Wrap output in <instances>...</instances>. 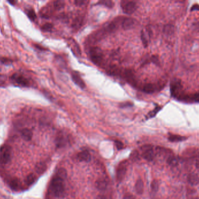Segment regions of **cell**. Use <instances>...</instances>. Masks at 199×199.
Masks as SVG:
<instances>
[{"label": "cell", "instance_id": "obj_23", "mask_svg": "<svg viewBox=\"0 0 199 199\" xmlns=\"http://www.w3.org/2000/svg\"><path fill=\"white\" fill-rule=\"evenodd\" d=\"M141 40L143 43V45L145 48H147L149 45V38L147 36L146 32L142 31L141 32Z\"/></svg>", "mask_w": 199, "mask_h": 199}, {"label": "cell", "instance_id": "obj_13", "mask_svg": "<svg viewBox=\"0 0 199 199\" xmlns=\"http://www.w3.org/2000/svg\"><path fill=\"white\" fill-rule=\"evenodd\" d=\"M108 181L105 178H100L95 183L96 188L99 190H105L108 187Z\"/></svg>", "mask_w": 199, "mask_h": 199}, {"label": "cell", "instance_id": "obj_44", "mask_svg": "<svg viewBox=\"0 0 199 199\" xmlns=\"http://www.w3.org/2000/svg\"><path fill=\"white\" fill-rule=\"evenodd\" d=\"M196 166L198 169H199V159L197 160V161L196 162Z\"/></svg>", "mask_w": 199, "mask_h": 199}, {"label": "cell", "instance_id": "obj_46", "mask_svg": "<svg viewBox=\"0 0 199 199\" xmlns=\"http://www.w3.org/2000/svg\"><path fill=\"white\" fill-rule=\"evenodd\" d=\"M199 199V198H198V197H196V198H192V199Z\"/></svg>", "mask_w": 199, "mask_h": 199}, {"label": "cell", "instance_id": "obj_45", "mask_svg": "<svg viewBox=\"0 0 199 199\" xmlns=\"http://www.w3.org/2000/svg\"><path fill=\"white\" fill-rule=\"evenodd\" d=\"M9 2L10 4H11L12 5H15V4L16 2V1H9Z\"/></svg>", "mask_w": 199, "mask_h": 199}, {"label": "cell", "instance_id": "obj_43", "mask_svg": "<svg viewBox=\"0 0 199 199\" xmlns=\"http://www.w3.org/2000/svg\"><path fill=\"white\" fill-rule=\"evenodd\" d=\"M194 25V28L195 29H199V22H197V23H194L193 24Z\"/></svg>", "mask_w": 199, "mask_h": 199}, {"label": "cell", "instance_id": "obj_11", "mask_svg": "<svg viewBox=\"0 0 199 199\" xmlns=\"http://www.w3.org/2000/svg\"><path fill=\"white\" fill-rule=\"evenodd\" d=\"M124 75L127 80V81L133 86H135L136 84V78L133 73V72L131 70H127L125 71L124 72Z\"/></svg>", "mask_w": 199, "mask_h": 199}, {"label": "cell", "instance_id": "obj_21", "mask_svg": "<svg viewBox=\"0 0 199 199\" xmlns=\"http://www.w3.org/2000/svg\"><path fill=\"white\" fill-rule=\"evenodd\" d=\"M47 169V166L44 162H39L36 166V169L37 173L42 174Z\"/></svg>", "mask_w": 199, "mask_h": 199}, {"label": "cell", "instance_id": "obj_15", "mask_svg": "<svg viewBox=\"0 0 199 199\" xmlns=\"http://www.w3.org/2000/svg\"><path fill=\"white\" fill-rule=\"evenodd\" d=\"M187 139L186 137L176 134H170L168 137V140L171 142H181L186 140Z\"/></svg>", "mask_w": 199, "mask_h": 199}, {"label": "cell", "instance_id": "obj_24", "mask_svg": "<svg viewBox=\"0 0 199 199\" xmlns=\"http://www.w3.org/2000/svg\"><path fill=\"white\" fill-rule=\"evenodd\" d=\"M35 176L32 173H30V174H29L27 177L26 178V179H25V183L27 185H32L35 181Z\"/></svg>", "mask_w": 199, "mask_h": 199}, {"label": "cell", "instance_id": "obj_33", "mask_svg": "<svg viewBox=\"0 0 199 199\" xmlns=\"http://www.w3.org/2000/svg\"><path fill=\"white\" fill-rule=\"evenodd\" d=\"M101 4H102L104 5H105L108 7H112L113 6V4L112 2L111 1H102L101 2H100Z\"/></svg>", "mask_w": 199, "mask_h": 199}, {"label": "cell", "instance_id": "obj_3", "mask_svg": "<svg viewBox=\"0 0 199 199\" xmlns=\"http://www.w3.org/2000/svg\"><path fill=\"white\" fill-rule=\"evenodd\" d=\"M90 55L92 61L96 65H100L102 61L103 53L99 48H92L90 50Z\"/></svg>", "mask_w": 199, "mask_h": 199}, {"label": "cell", "instance_id": "obj_18", "mask_svg": "<svg viewBox=\"0 0 199 199\" xmlns=\"http://www.w3.org/2000/svg\"><path fill=\"white\" fill-rule=\"evenodd\" d=\"M156 87L152 84H145L143 87V91L146 94H152L155 91Z\"/></svg>", "mask_w": 199, "mask_h": 199}, {"label": "cell", "instance_id": "obj_20", "mask_svg": "<svg viewBox=\"0 0 199 199\" xmlns=\"http://www.w3.org/2000/svg\"><path fill=\"white\" fill-rule=\"evenodd\" d=\"M167 162L171 166H176L178 164V159L174 155H169L167 158Z\"/></svg>", "mask_w": 199, "mask_h": 199}, {"label": "cell", "instance_id": "obj_8", "mask_svg": "<svg viewBox=\"0 0 199 199\" xmlns=\"http://www.w3.org/2000/svg\"><path fill=\"white\" fill-rule=\"evenodd\" d=\"M136 21L133 18H126L122 21V27L125 30L132 29L136 25Z\"/></svg>", "mask_w": 199, "mask_h": 199}, {"label": "cell", "instance_id": "obj_28", "mask_svg": "<svg viewBox=\"0 0 199 199\" xmlns=\"http://www.w3.org/2000/svg\"><path fill=\"white\" fill-rule=\"evenodd\" d=\"M27 15L28 16V17L32 21H35L36 18V15L35 12L33 10V9H29L28 11Z\"/></svg>", "mask_w": 199, "mask_h": 199}, {"label": "cell", "instance_id": "obj_37", "mask_svg": "<svg viewBox=\"0 0 199 199\" xmlns=\"http://www.w3.org/2000/svg\"><path fill=\"white\" fill-rule=\"evenodd\" d=\"M123 199H135V198L134 197L133 195L129 193H127L123 196Z\"/></svg>", "mask_w": 199, "mask_h": 199}, {"label": "cell", "instance_id": "obj_22", "mask_svg": "<svg viewBox=\"0 0 199 199\" xmlns=\"http://www.w3.org/2000/svg\"><path fill=\"white\" fill-rule=\"evenodd\" d=\"M82 23H83V18L82 16H78L73 21L72 26L73 28L75 29L79 28V27L81 26Z\"/></svg>", "mask_w": 199, "mask_h": 199}, {"label": "cell", "instance_id": "obj_4", "mask_svg": "<svg viewBox=\"0 0 199 199\" xmlns=\"http://www.w3.org/2000/svg\"><path fill=\"white\" fill-rule=\"evenodd\" d=\"M11 157V148L5 145L0 150V162L3 164L7 163Z\"/></svg>", "mask_w": 199, "mask_h": 199}, {"label": "cell", "instance_id": "obj_36", "mask_svg": "<svg viewBox=\"0 0 199 199\" xmlns=\"http://www.w3.org/2000/svg\"><path fill=\"white\" fill-rule=\"evenodd\" d=\"M151 61L157 65H159V60L157 56L152 55L151 58Z\"/></svg>", "mask_w": 199, "mask_h": 199}, {"label": "cell", "instance_id": "obj_39", "mask_svg": "<svg viewBox=\"0 0 199 199\" xmlns=\"http://www.w3.org/2000/svg\"><path fill=\"white\" fill-rule=\"evenodd\" d=\"M191 11H199V5L198 4H195L193 5L191 9Z\"/></svg>", "mask_w": 199, "mask_h": 199}, {"label": "cell", "instance_id": "obj_40", "mask_svg": "<svg viewBox=\"0 0 199 199\" xmlns=\"http://www.w3.org/2000/svg\"><path fill=\"white\" fill-rule=\"evenodd\" d=\"M193 100H194L195 102H199V92H198L197 93H196V94L193 95Z\"/></svg>", "mask_w": 199, "mask_h": 199}, {"label": "cell", "instance_id": "obj_17", "mask_svg": "<svg viewBox=\"0 0 199 199\" xmlns=\"http://www.w3.org/2000/svg\"><path fill=\"white\" fill-rule=\"evenodd\" d=\"M135 190L138 195L143 194L144 192V183L142 179H139L136 182Z\"/></svg>", "mask_w": 199, "mask_h": 199}, {"label": "cell", "instance_id": "obj_41", "mask_svg": "<svg viewBox=\"0 0 199 199\" xmlns=\"http://www.w3.org/2000/svg\"><path fill=\"white\" fill-rule=\"evenodd\" d=\"M1 61L4 64H6L7 63H9L10 61H11V60H9V59L8 58H1Z\"/></svg>", "mask_w": 199, "mask_h": 199}, {"label": "cell", "instance_id": "obj_7", "mask_svg": "<svg viewBox=\"0 0 199 199\" xmlns=\"http://www.w3.org/2000/svg\"><path fill=\"white\" fill-rule=\"evenodd\" d=\"M171 93L172 97H176L179 91L182 88L181 80L178 78H174L171 83Z\"/></svg>", "mask_w": 199, "mask_h": 199}, {"label": "cell", "instance_id": "obj_42", "mask_svg": "<svg viewBox=\"0 0 199 199\" xmlns=\"http://www.w3.org/2000/svg\"><path fill=\"white\" fill-rule=\"evenodd\" d=\"M96 199H108L105 196V195H99L97 196Z\"/></svg>", "mask_w": 199, "mask_h": 199}, {"label": "cell", "instance_id": "obj_10", "mask_svg": "<svg viewBox=\"0 0 199 199\" xmlns=\"http://www.w3.org/2000/svg\"><path fill=\"white\" fill-rule=\"evenodd\" d=\"M12 78L17 84H18L19 85H20L22 86L28 87V85H29V82H28V80L26 78H25V77H23V76L20 75L15 74L12 75Z\"/></svg>", "mask_w": 199, "mask_h": 199}, {"label": "cell", "instance_id": "obj_14", "mask_svg": "<svg viewBox=\"0 0 199 199\" xmlns=\"http://www.w3.org/2000/svg\"><path fill=\"white\" fill-rule=\"evenodd\" d=\"M187 181L188 183L192 186L197 185L199 183V176L196 173H191L188 175L187 177Z\"/></svg>", "mask_w": 199, "mask_h": 199}, {"label": "cell", "instance_id": "obj_31", "mask_svg": "<svg viewBox=\"0 0 199 199\" xmlns=\"http://www.w3.org/2000/svg\"><path fill=\"white\" fill-rule=\"evenodd\" d=\"M53 28V25L50 23H46L42 26V29L46 32H50Z\"/></svg>", "mask_w": 199, "mask_h": 199}, {"label": "cell", "instance_id": "obj_9", "mask_svg": "<svg viewBox=\"0 0 199 199\" xmlns=\"http://www.w3.org/2000/svg\"><path fill=\"white\" fill-rule=\"evenodd\" d=\"M72 79L73 81L80 88L84 89L86 87L85 82L83 81L82 78L80 76V75L77 72H73L71 75Z\"/></svg>", "mask_w": 199, "mask_h": 199}, {"label": "cell", "instance_id": "obj_38", "mask_svg": "<svg viewBox=\"0 0 199 199\" xmlns=\"http://www.w3.org/2000/svg\"><path fill=\"white\" fill-rule=\"evenodd\" d=\"M86 2L85 1H75V4L76 5V6H82L84 5V4Z\"/></svg>", "mask_w": 199, "mask_h": 199}, {"label": "cell", "instance_id": "obj_27", "mask_svg": "<svg viewBox=\"0 0 199 199\" xmlns=\"http://www.w3.org/2000/svg\"><path fill=\"white\" fill-rule=\"evenodd\" d=\"M54 8L56 9H61L62 8H63L65 6V4L64 2L61 1H55L54 2Z\"/></svg>", "mask_w": 199, "mask_h": 199}, {"label": "cell", "instance_id": "obj_35", "mask_svg": "<svg viewBox=\"0 0 199 199\" xmlns=\"http://www.w3.org/2000/svg\"><path fill=\"white\" fill-rule=\"evenodd\" d=\"M115 145L116 147V149L118 150L122 149L123 148V144L122 142L119 141H115Z\"/></svg>", "mask_w": 199, "mask_h": 199}, {"label": "cell", "instance_id": "obj_30", "mask_svg": "<svg viewBox=\"0 0 199 199\" xmlns=\"http://www.w3.org/2000/svg\"><path fill=\"white\" fill-rule=\"evenodd\" d=\"M58 176L62 178V179H64V178H65L66 177V171L63 169V168H60L58 172H57V175Z\"/></svg>", "mask_w": 199, "mask_h": 199}, {"label": "cell", "instance_id": "obj_1", "mask_svg": "<svg viewBox=\"0 0 199 199\" xmlns=\"http://www.w3.org/2000/svg\"><path fill=\"white\" fill-rule=\"evenodd\" d=\"M50 190L55 197H62L65 193L64 179L58 176H55L50 183Z\"/></svg>", "mask_w": 199, "mask_h": 199}, {"label": "cell", "instance_id": "obj_26", "mask_svg": "<svg viewBox=\"0 0 199 199\" xmlns=\"http://www.w3.org/2000/svg\"><path fill=\"white\" fill-rule=\"evenodd\" d=\"M161 107L160 106H156L152 111L150 112L149 113H148L147 116V119H150V118H152V117H154L157 114V113L161 110Z\"/></svg>", "mask_w": 199, "mask_h": 199}, {"label": "cell", "instance_id": "obj_32", "mask_svg": "<svg viewBox=\"0 0 199 199\" xmlns=\"http://www.w3.org/2000/svg\"><path fill=\"white\" fill-rule=\"evenodd\" d=\"M65 139L64 137V136L62 135H61L60 136H59L58 137H57V145L58 146H62L63 145H64V144L65 143Z\"/></svg>", "mask_w": 199, "mask_h": 199}, {"label": "cell", "instance_id": "obj_16", "mask_svg": "<svg viewBox=\"0 0 199 199\" xmlns=\"http://www.w3.org/2000/svg\"><path fill=\"white\" fill-rule=\"evenodd\" d=\"M175 27L172 24L166 25L163 29V32L167 36H171L174 33Z\"/></svg>", "mask_w": 199, "mask_h": 199}, {"label": "cell", "instance_id": "obj_12", "mask_svg": "<svg viewBox=\"0 0 199 199\" xmlns=\"http://www.w3.org/2000/svg\"><path fill=\"white\" fill-rule=\"evenodd\" d=\"M77 159L80 162H88L91 160V155L88 151H83L78 154Z\"/></svg>", "mask_w": 199, "mask_h": 199}, {"label": "cell", "instance_id": "obj_5", "mask_svg": "<svg viewBox=\"0 0 199 199\" xmlns=\"http://www.w3.org/2000/svg\"><path fill=\"white\" fill-rule=\"evenodd\" d=\"M121 7L124 13L131 15L136 11L137 4L134 1H122Z\"/></svg>", "mask_w": 199, "mask_h": 199}, {"label": "cell", "instance_id": "obj_6", "mask_svg": "<svg viewBox=\"0 0 199 199\" xmlns=\"http://www.w3.org/2000/svg\"><path fill=\"white\" fill-rule=\"evenodd\" d=\"M142 156L148 161H151L154 158V152L153 147L151 145H145L142 147Z\"/></svg>", "mask_w": 199, "mask_h": 199}, {"label": "cell", "instance_id": "obj_25", "mask_svg": "<svg viewBox=\"0 0 199 199\" xmlns=\"http://www.w3.org/2000/svg\"><path fill=\"white\" fill-rule=\"evenodd\" d=\"M10 188L13 190H16L19 187V183L17 179H13L9 182V184Z\"/></svg>", "mask_w": 199, "mask_h": 199}, {"label": "cell", "instance_id": "obj_34", "mask_svg": "<svg viewBox=\"0 0 199 199\" xmlns=\"http://www.w3.org/2000/svg\"><path fill=\"white\" fill-rule=\"evenodd\" d=\"M131 158L132 159L136 160L139 158V153L137 151H133L132 153V155L131 156Z\"/></svg>", "mask_w": 199, "mask_h": 199}, {"label": "cell", "instance_id": "obj_2", "mask_svg": "<svg viewBox=\"0 0 199 199\" xmlns=\"http://www.w3.org/2000/svg\"><path fill=\"white\" fill-rule=\"evenodd\" d=\"M128 169V162L126 161H122L118 165L116 171V178L118 182H122L126 173Z\"/></svg>", "mask_w": 199, "mask_h": 199}, {"label": "cell", "instance_id": "obj_29", "mask_svg": "<svg viewBox=\"0 0 199 199\" xmlns=\"http://www.w3.org/2000/svg\"><path fill=\"white\" fill-rule=\"evenodd\" d=\"M158 188H159V185H158V182L157 181H153L151 185V188L152 191L154 192H157L158 190Z\"/></svg>", "mask_w": 199, "mask_h": 199}, {"label": "cell", "instance_id": "obj_19", "mask_svg": "<svg viewBox=\"0 0 199 199\" xmlns=\"http://www.w3.org/2000/svg\"><path fill=\"white\" fill-rule=\"evenodd\" d=\"M32 132L28 129H25L22 131V136L23 138L26 141L30 140L32 139Z\"/></svg>", "mask_w": 199, "mask_h": 199}]
</instances>
